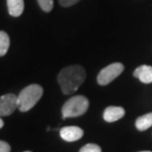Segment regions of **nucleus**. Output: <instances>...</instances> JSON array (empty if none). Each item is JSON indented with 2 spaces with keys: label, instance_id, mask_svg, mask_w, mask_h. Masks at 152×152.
Segmentation results:
<instances>
[{
  "label": "nucleus",
  "instance_id": "obj_1",
  "mask_svg": "<svg viewBox=\"0 0 152 152\" xmlns=\"http://www.w3.org/2000/svg\"><path fill=\"white\" fill-rule=\"evenodd\" d=\"M86 70L82 66L73 65L61 70L57 77V80L62 92L68 95L76 92L86 80Z\"/></svg>",
  "mask_w": 152,
  "mask_h": 152
},
{
  "label": "nucleus",
  "instance_id": "obj_2",
  "mask_svg": "<svg viewBox=\"0 0 152 152\" xmlns=\"http://www.w3.org/2000/svg\"><path fill=\"white\" fill-rule=\"evenodd\" d=\"M43 88L39 85H30L26 86L18 95L19 109L21 112H27L31 110L39 99L42 97Z\"/></svg>",
  "mask_w": 152,
  "mask_h": 152
},
{
  "label": "nucleus",
  "instance_id": "obj_3",
  "mask_svg": "<svg viewBox=\"0 0 152 152\" xmlns=\"http://www.w3.org/2000/svg\"><path fill=\"white\" fill-rule=\"evenodd\" d=\"M89 106L88 99L83 95H76L68 99L62 107V116L64 119L74 118L83 115Z\"/></svg>",
  "mask_w": 152,
  "mask_h": 152
},
{
  "label": "nucleus",
  "instance_id": "obj_4",
  "mask_svg": "<svg viewBox=\"0 0 152 152\" xmlns=\"http://www.w3.org/2000/svg\"><path fill=\"white\" fill-rule=\"evenodd\" d=\"M125 67L122 63H113L103 68L97 76V83L100 86H107L118 77L124 71Z\"/></svg>",
  "mask_w": 152,
  "mask_h": 152
},
{
  "label": "nucleus",
  "instance_id": "obj_5",
  "mask_svg": "<svg viewBox=\"0 0 152 152\" xmlns=\"http://www.w3.org/2000/svg\"><path fill=\"white\" fill-rule=\"evenodd\" d=\"M17 108H19L17 95L7 93L0 96V117L11 115Z\"/></svg>",
  "mask_w": 152,
  "mask_h": 152
},
{
  "label": "nucleus",
  "instance_id": "obj_6",
  "mask_svg": "<svg viewBox=\"0 0 152 152\" xmlns=\"http://www.w3.org/2000/svg\"><path fill=\"white\" fill-rule=\"evenodd\" d=\"M60 137L68 142L77 141L83 137V131L77 126H68L60 130Z\"/></svg>",
  "mask_w": 152,
  "mask_h": 152
},
{
  "label": "nucleus",
  "instance_id": "obj_7",
  "mask_svg": "<svg viewBox=\"0 0 152 152\" xmlns=\"http://www.w3.org/2000/svg\"><path fill=\"white\" fill-rule=\"evenodd\" d=\"M125 109L123 107H118V106H109L103 113V119L108 123L116 122L118 120L122 119L125 116Z\"/></svg>",
  "mask_w": 152,
  "mask_h": 152
},
{
  "label": "nucleus",
  "instance_id": "obj_8",
  "mask_svg": "<svg viewBox=\"0 0 152 152\" xmlns=\"http://www.w3.org/2000/svg\"><path fill=\"white\" fill-rule=\"evenodd\" d=\"M134 76L137 77L141 83H152V67L148 65H142L134 70Z\"/></svg>",
  "mask_w": 152,
  "mask_h": 152
},
{
  "label": "nucleus",
  "instance_id": "obj_9",
  "mask_svg": "<svg viewBox=\"0 0 152 152\" xmlns=\"http://www.w3.org/2000/svg\"><path fill=\"white\" fill-rule=\"evenodd\" d=\"M7 7L9 14L13 17H20L24 12V0H7Z\"/></svg>",
  "mask_w": 152,
  "mask_h": 152
},
{
  "label": "nucleus",
  "instance_id": "obj_10",
  "mask_svg": "<svg viewBox=\"0 0 152 152\" xmlns=\"http://www.w3.org/2000/svg\"><path fill=\"white\" fill-rule=\"evenodd\" d=\"M135 127L140 132H144L152 127V113L138 117L135 121Z\"/></svg>",
  "mask_w": 152,
  "mask_h": 152
},
{
  "label": "nucleus",
  "instance_id": "obj_11",
  "mask_svg": "<svg viewBox=\"0 0 152 152\" xmlns=\"http://www.w3.org/2000/svg\"><path fill=\"white\" fill-rule=\"evenodd\" d=\"M10 46V37L3 31H0V57L4 56Z\"/></svg>",
  "mask_w": 152,
  "mask_h": 152
},
{
  "label": "nucleus",
  "instance_id": "obj_12",
  "mask_svg": "<svg viewBox=\"0 0 152 152\" xmlns=\"http://www.w3.org/2000/svg\"><path fill=\"white\" fill-rule=\"evenodd\" d=\"M37 2L44 12H50L53 9V0H37Z\"/></svg>",
  "mask_w": 152,
  "mask_h": 152
},
{
  "label": "nucleus",
  "instance_id": "obj_13",
  "mask_svg": "<svg viewBox=\"0 0 152 152\" xmlns=\"http://www.w3.org/2000/svg\"><path fill=\"white\" fill-rule=\"evenodd\" d=\"M80 152H101V148L97 144L88 143L80 148Z\"/></svg>",
  "mask_w": 152,
  "mask_h": 152
},
{
  "label": "nucleus",
  "instance_id": "obj_14",
  "mask_svg": "<svg viewBox=\"0 0 152 152\" xmlns=\"http://www.w3.org/2000/svg\"><path fill=\"white\" fill-rule=\"evenodd\" d=\"M80 0H59V3L63 7H70V6L75 5Z\"/></svg>",
  "mask_w": 152,
  "mask_h": 152
},
{
  "label": "nucleus",
  "instance_id": "obj_15",
  "mask_svg": "<svg viewBox=\"0 0 152 152\" xmlns=\"http://www.w3.org/2000/svg\"><path fill=\"white\" fill-rule=\"evenodd\" d=\"M11 146L6 141L0 140V152H10Z\"/></svg>",
  "mask_w": 152,
  "mask_h": 152
},
{
  "label": "nucleus",
  "instance_id": "obj_16",
  "mask_svg": "<svg viewBox=\"0 0 152 152\" xmlns=\"http://www.w3.org/2000/svg\"><path fill=\"white\" fill-rule=\"evenodd\" d=\"M3 126H4V122H3V120L1 119V117H0V129H1Z\"/></svg>",
  "mask_w": 152,
  "mask_h": 152
},
{
  "label": "nucleus",
  "instance_id": "obj_17",
  "mask_svg": "<svg viewBox=\"0 0 152 152\" xmlns=\"http://www.w3.org/2000/svg\"><path fill=\"white\" fill-rule=\"evenodd\" d=\"M140 152H151V151H140Z\"/></svg>",
  "mask_w": 152,
  "mask_h": 152
},
{
  "label": "nucleus",
  "instance_id": "obj_18",
  "mask_svg": "<svg viewBox=\"0 0 152 152\" xmlns=\"http://www.w3.org/2000/svg\"><path fill=\"white\" fill-rule=\"evenodd\" d=\"M25 152H31V151H25Z\"/></svg>",
  "mask_w": 152,
  "mask_h": 152
}]
</instances>
